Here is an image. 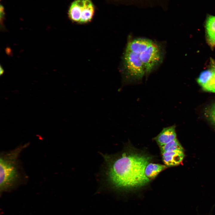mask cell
I'll return each instance as SVG.
<instances>
[{"mask_svg": "<svg viewBox=\"0 0 215 215\" xmlns=\"http://www.w3.org/2000/svg\"><path fill=\"white\" fill-rule=\"evenodd\" d=\"M203 90L215 93V60L211 59L207 69L202 72L197 79Z\"/></svg>", "mask_w": 215, "mask_h": 215, "instance_id": "cell-6", "label": "cell"}, {"mask_svg": "<svg viewBox=\"0 0 215 215\" xmlns=\"http://www.w3.org/2000/svg\"><path fill=\"white\" fill-rule=\"evenodd\" d=\"M175 125L164 128L153 139L160 146L163 145L176 138Z\"/></svg>", "mask_w": 215, "mask_h": 215, "instance_id": "cell-7", "label": "cell"}, {"mask_svg": "<svg viewBox=\"0 0 215 215\" xmlns=\"http://www.w3.org/2000/svg\"><path fill=\"white\" fill-rule=\"evenodd\" d=\"M161 153L178 150H184L183 148L176 138L160 146Z\"/></svg>", "mask_w": 215, "mask_h": 215, "instance_id": "cell-12", "label": "cell"}, {"mask_svg": "<svg viewBox=\"0 0 215 215\" xmlns=\"http://www.w3.org/2000/svg\"><path fill=\"white\" fill-rule=\"evenodd\" d=\"M206 41L212 49L215 47V16L208 15L205 23Z\"/></svg>", "mask_w": 215, "mask_h": 215, "instance_id": "cell-9", "label": "cell"}, {"mask_svg": "<svg viewBox=\"0 0 215 215\" xmlns=\"http://www.w3.org/2000/svg\"><path fill=\"white\" fill-rule=\"evenodd\" d=\"M107 181L113 189H134L147 184L150 179L145 170L151 157L134 151H126L119 155H103Z\"/></svg>", "mask_w": 215, "mask_h": 215, "instance_id": "cell-1", "label": "cell"}, {"mask_svg": "<svg viewBox=\"0 0 215 215\" xmlns=\"http://www.w3.org/2000/svg\"><path fill=\"white\" fill-rule=\"evenodd\" d=\"M205 115L208 120L215 126V102L206 109Z\"/></svg>", "mask_w": 215, "mask_h": 215, "instance_id": "cell-13", "label": "cell"}, {"mask_svg": "<svg viewBox=\"0 0 215 215\" xmlns=\"http://www.w3.org/2000/svg\"><path fill=\"white\" fill-rule=\"evenodd\" d=\"M0 21L1 23L4 19V8L3 6L1 5L0 6Z\"/></svg>", "mask_w": 215, "mask_h": 215, "instance_id": "cell-14", "label": "cell"}, {"mask_svg": "<svg viewBox=\"0 0 215 215\" xmlns=\"http://www.w3.org/2000/svg\"><path fill=\"white\" fill-rule=\"evenodd\" d=\"M152 41L145 38H137L130 41L126 49L140 54L151 43Z\"/></svg>", "mask_w": 215, "mask_h": 215, "instance_id": "cell-10", "label": "cell"}, {"mask_svg": "<svg viewBox=\"0 0 215 215\" xmlns=\"http://www.w3.org/2000/svg\"><path fill=\"white\" fill-rule=\"evenodd\" d=\"M94 12V6L90 0H76L71 5L68 15L73 21L85 23L91 20Z\"/></svg>", "mask_w": 215, "mask_h": 215, "instance_id": "cell-5", "label": "cell"}, {"mask_svg": "<svg viewBox=\"0 0 215 215\" xmlns=\"http://www.w3.org/2000/svg\"><path fill=\"white\" fill-rule=\"evenodd\" d=\"M4 72V69H3L2 67L1 66V65H0V76L2 75H3V73Z\"/></svg>", "mask_w": 215, "mask_h": 215, "instance_id": "cell-15", "label": "cell"}, {"mask_svg": "<svg viewBox=\"0 0 215 215\" xmlns=\"http://www.w3.org/2000/svg\"><path fill=\"white\" fill-rule=\"evenodd\" d=\"M27 144L14 149L2 153L0 159V189L1 192L10 191L19 184L21 179L19 157Z\"/></svg>", "mask_w": 215, "mask_h": 215, "instance_id": "cell-2", "label": "cell"}, {"mask_svg": "<svg viewBox=\"0 0 215 215\" xmlns=\"http://www.w3.org/2000/svg\"><path fill=\"white\" fill-rule=\"evenodd\" d=\"M139 56L145 69V75L148 76L162 62L164 52L160 45L152 41Z\"/></svg>", "mask_w": 215, "mask_h": 215, "instance_id": "cell-4", "label": "cell"}, {"mask_svg": "<svg viewBox=\"0 0 215 215\" xmlns=\"http://www.w3.org/2000/svg\"><path fill=\"white\" fill-rule=\"evenodd\" d=\"M124 57V84H134L141 81L145 72L139 54L126 49Z\"/></svg>", "mask_w": 215, "mask_h": 215, "instance_id": "cell-3", "label": "cell"}, {"mask_svg": "<svg viewBox=\"0 0 215 215\" xmlns=\"http://www.w3.org/2000/svg\"><path fill=\"white\" fill-rule=\"evenodd\" d=\"M167 167L165 165L149 163L146 167L145 173L146 176L150 179H154L162 171Z\"/></svg>", "mask_w": 215, "mask_h": 215, "instance_id": "cell-11", "label": "cell"}, {"mask_svg": "<svg viewBox=\"0 0 215 215\" xmlns=\"http://www.w3.org/2000/svg\"><path fill=\"white\" fill-rule=\"evenodd\" d=\"M163 162L167 167H172L180 164L185 155L184 150H178L162 153Z\"/></svg>", "mask_w": 215, "mask_h": 215, "instance_id": "cell-8", "label": "cell"}]
</instances>
